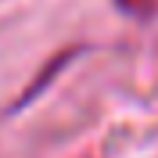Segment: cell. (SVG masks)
<instances>
[{"instance_id": "1", "label": "cell", "mask_w": 158, "mask_h": 158, "mask_svg": "<svg viewBox=\"0 0 158 158\" xmlns=\"http://www.w3.org/2000/svg\"><path fill=\"white\" fill-rule=\"evenodd\" d=\"M126 11H133V15H151L155 11V0H118Z\"/></svg>"}]
</instances>
